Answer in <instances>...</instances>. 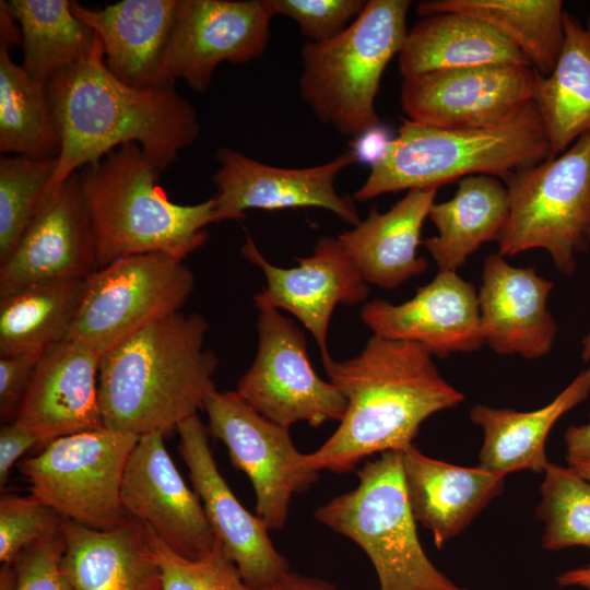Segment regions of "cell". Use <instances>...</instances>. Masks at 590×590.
Instances as JSON below:
<instances>
[{"instance_id":"277c9868","label":"cell","mask_w":590,"mask_h":590,"mask_svg":"<svg viewBox=\"0 0 590 590\" xmlns=\"http://www.w3.org/2000/svg\"><path fill=\"white\" fill-rule=\"evenodd\" d=\"M162 174L134 142L81 168L80 185L94 231L97 269L149 252L184 260L206 243L205 227L215 223L213 199L175 203L158 184Z\"/></svg>"},{"instance_id":"836d02e7","label":"cell","mask_w":590,"mask_h":590,"mask_svg":"<svg viewBox=\"0 0 590 590\" xmlns=\"http://www.w3.org/2000/svg\"><path fill=\"white\" fill-rule=\"evenodd\" d=\"M47 84L31 78L0 44V152L34 160L58 158L61 140Z\"/></svg>"},{"instance_id":"7bdbcfd3","label":"cell","mask_w":590,"mask_h":590,"mask_svg":"<svg viewBox=\"0 0 590 590\" xmlns=\"http://www.w3.org/2000/svg\"><path fill=\"white\" fill-rule=\"evenodd\" d=\"M263 590H339L323 579L287 571Z\"/></svg>"},{"instance_id":"3957f363","label":"cell","mask_w":590,"mask_h":590,"mask_svg":"<svg viewBox=\"0 0 590 590\" xmlns=\"http://www.w3.org/2000/svg\"><path fill=\"white\" fill-rule=\"evenodd\" d=\"M201 315L165 317L101 356L98 393L104 425L141 437L167 434L197 414L215 390L219 361L204 347Z\"/></svg>"},{"instance_id":"cb8c5ba5","label":"cell","mask_w":590,"mask_h":590,"mask_svg":"<svg viewBox=\"0 0 590 590\" xmlns=\"http://www.w3.org/2000/svg\"><path fill=\"white\" fill-rule=\"evenodd\" d=\"M61 568L71 590H163L148 528L129 517L110 530L63 519Z\"/></svg>"},{"instance_id":"2e32d148","label":"cell","mask_w":590,"mask_h":590,"mask_svg":"<svg viewBox=\"0 0 590 590\" xmlns=\"http://www.w3.org/2000/svg\"><path fill=\"white\" fill-rule=\"evenodd\" d=\"M244 256L259 267L267 285L255 295L258 309H283L296 317L316 340L321 358L328 352V330L339 304L355 305L368 295V283L338 238L321 237L298 266L276 267L261 255L250 236L241 248Z\"/></svg>"},{"instance_id":"f1b7e54d","label":"cell","mask_w":590,"mask_h":590,"mask_svg":"<svg viewBox=\"0 0 590 590\" xmlns=\"http://www.w3.org/2000/svg\"><path fill=\"white\" fill-rule=\"evenodd\" d=\"M509 211L506 186L489 175L458 181L453 197L434 203L428 217L438 234L423 241L439 271H456L485 243L498 240Z\"/></svg>"},{"instance_id":"f6af8a7d","label":"cell","mask_w":590,"mask_h":590,"mask_svg":"<svg viewBox=\"0 0 590 590\" xmlns=\"http://www.w3.org/2000/svg\"><path fill=\"white\" fill-rule=\"evenodd\" d=\"M0 44L9 50L22 44L20 25L3 0L0 1Z\"/></svg>"},{"instance_id":"c3c4849f","label":"cell","mask_w":590,"mask_h":590,"mask_svg":"<svg viewBox=\"0 0 590 590\" xmlns=\"http://www.w3.org/2000/svg\"><path fill=\"white\" fill-rule=\"evenodd\" d=\"M581 345H582L581 357L586 363H589L590 362V331L588 334L583 337ZM588 370L590 373V366L588 367Z\"/></svg>"},{"instance_id":"60d3db41","label":"cell","mask_w":590,"mask_h":590,"mask_svg":"<svg viewBox=\"0 0 590 590\" xmlns=\"http://www.w3.org/2000/svg\"><path fill=\"white\" fill-rule=\"evenodd\" d=\"M44 353L0 356V417L16 415L34 370Z\"/></svg>"},{"instance_id":"603a6c76","label":"cell","mask_w":590,"mask_h":590,"mask_svg":"<svg viewBox=\"0 0 590 590\" xmlns=\"http://www.w3.org/2000/svg\"><path fill=\"white\" fill-rule=\"evenodd\" d=\"M178 0H123L103 9L76 1L72 12L102 40L104 60L120 82L135 88L169 83L165 57Z\"/></svg>"},{"instance_id":"74e56055","label":"cell","mask_w":590,"mask_h":590,"mask_svg":"<svg viewBox=\"0 0 590 590\" xmlns=\"http://www.w3.org/2000/svg\"><path fill=\"white\" fill-rule=\"evenodd\" d=\"M62 518L34 496L4 495L0 499V562L12 564L38 540L61 529Z\"/></svg>"},{"instance_id":"ac0fdd59","label":"cell","mask_w":590,"mask_h":590,"mask_svg":"<svg viewBox=\"0 0 590 590\" xmlns=\"http://www.w3.org/2000/svg\"><path fill=\"white\" fill-rule=\"evenodd\" d=\"M176 430L179 453L215 538L245 581L257 590L266 589L290 570L271 542L268 526L240 504L220 473L209 445V429L200 417L194 414L186 418Z\"/></svg>"},{"instance_id":"44dd1931","label":"cell","mask_w":590,"mask_h":590,"mask_svg":"<svg viewBox=\"0 0 590 590\" xmlns=\"http://www.w3.org/2000/svg\"><path fill=\"white\" fill-rule=\"evenodd\" d=\"M101 355L64 339L42 355L13 421L39 444L104 428L98 393Z\"/></svg>"},{"instance_id":"e575fe53","label":"cell","mask_w":590,"mask_h":590,"mask_svg":"<svg viewBox=\"0 0 590 590\" xmlns=\"http://www.w3.org/2000/svg\"><path fill=\"white\" fill-rule=\"evenodd\" d=\"M535 515L545 523L542 546H590V482L570 467L548 463Z\"/></svg>"},{"instance_id":"484cf974","label":"cell","mask_w":590,"mask_h":590,"mask_svg":"<svg viewBox=\"0 0 590 590\" xmlns=\"http://www.w3.org/2000/svg\"><path fill=\"white\" fill-rule=\"evenodd\" d=\"M437 190H409L385 213L373 206L366 220L339 235L368 284L393 290L426 271L428 263L417 256V247Z\"/></svg>"},{"instance_id":"b9f144b4","label":"cell","mask_w":590,"mask_h":590,"mask_svg":"<svg viewBox=\"0 0 590 590\" xmlns=\"http://www.w3.org/2000/svg\"><path fill=\"white\" fill-rule=\"evenodd\" d=\"M39 444L38 438L27 428L12 421L0 429V486L3 487L15 462L32 447Z\"/></svg>"},{"instance_id":"7402d4cb","label":"cell","mask_w":590,"mask_h":590,"mask_svg":"<svg viewBox=\"0 0 590 590\" xmlns=\"http://www.w3.org/2000/svg\"><path fill=\"white\" fill-rule=\"evenodd\" d=\"M553 286L532 267L511 266L499 252L487 256L477 294L485 343L499 355H546L557 333L547 309Z\"/></svg>"},{"instance_id":"d6a6232c","label":"cell","mask_w":590,"mask_h":590,"mask_svg":"<svg viewBox=\"0 0 590 590\" xmlns=\"http://www.w3.org/2000/svg\"><path fill=\"white\" fill-rule=\"evenodd\" d=\"M22 33V67L36 81L47 82L61 70L86 59L96 33L72 12L69 0H10Z\"/></svg>"},{"instance_id":"ab89813d","label":"cell","mask_w":590,"mask_h":590,"mask_svg":"<svg viewBox=\"0 0 590 590\" xmlns=\"http://www.w3.org/2000/svg\"><path fill=\"white\" fill-rule=\"evenodd\" d=\"M63 552L61 529L26 547L13 563L16 590H71L61 568Z\"/></svg>"},{"instance_id":"30bf717a","label":"cell","mask_w":590,"mask_h":590,"mask_svg":"<svg viewBox=\"0 0 590 590\" xmlns=\"http://www.w3.org/2000/svg\"><path fill=\"white\" fill-rule=\"evenodd\" d=\"M193 287L190 269L170 255L120 258L86 278L66 339L102 356L148 326L180 311Z\"/></svg>"},{"instance_id":"ffe728a7","label":"cell","mask_w":590,"mask_h":590,"mask_svg":"<svg viewBox=\"0 0 590 590\" xmlns=\"http://www.w3.org/2000/svg\"><path fill=\"white\" fill-rule=\"evenodd\" d=\"M361 318L375 335L418 344L433 356L473 352L485 343L476 291L456 271H439L401 304L368 302Z\"/></svg>"},{"instance_id":"9a60e30c","label":"cell","mask_w":590,"mask_h":590,"mask_svg":"<svg viewBox=\"0 0 590 590\" xmlns=\"http://www.w3.org/2000/svg\"><path fill=\"white\" fill-rule=\"evenodd\" d=\"M217 170L212 180L216 193L214 221L241 220L249 209L280 210L322 208L349 224L361 221L349 197L338 194L334 179L356 163L355 151L344 152L321 165L305 168H282L258 162L233 149L216 151Z\"/></svg>"},{"instance_id":"1f68e13d","label":"cell","mask_w":590,"mask_h":590,"mask_svg":"<svg viewBox=\"0 0 590 590\" xmlns=\"http://www.w3.org/2000/svg\"><path fill=\"white\" fill-rule=\"evenodd\" d=\"M416 11L420 17L456 12L483 21L516 45L541 76L553 70L564 40L560 0H429Z\"/></svg>"},{"instance_id":"4dcf8cb0","label":"cell","mask_w":590,"mask_h":590,"mask_svg":"<svg viewBox=\"0 0 590 590\" xmlns=\"http://www.w3.org/2000/svg\"><path fill=\"white\" fill-rule=\"evenodd\" d=\"M85 280H48L1 296L0 356L44 353L63 341L79 310Z\"/></svg>"},{"instance_id":"f35d334b","label":"cell","mask_w":590,"mask_h":590,"mask_svg":"<svg viewBox=\"0 0 590 590\" xmlns=\"http://www.w3.org/2000/svg\"><path fill=\"white\" fill-rule=\"evenodd\" d=\"M364 0H264L270 14L294 20L308 42L341 34L364 10Z\"/></svg>"},{"instance_id":"ee69618b","label":"cell","mask_w":590,"mask_h":590,"mask_svg":"<svg viewBox=\"0 0 590 590\" xmlns=\"http://www.w3.org/2000/svg\"><path fill=\"white\" fill-rule=\"evenodd\" d=\"M564 439L569 463L590 458V424L570 426Z\"/></svg>"},{"instance_id":"f546056e","label":"cell","mask_w":590,"mask_h":590,"mask_svg":"<svg viewBox=\"0 0 590 590\" xmlns=\"http://www.w3.org/2000/svg\"><path fill=\"white\" fill-rule=\"evenodd\" d=\"M534 103L553 155L590 131V14L585 21L564 14V40L557 61L539 78Z\"/></svg>"},{"instance_id":"d6986e66","label":"cell","mask_w":590,"mask_h":590,"mask_svg":"<svg viewBox=\"0 0 590 590\" xmlns=\"http://www.w3.org/2000/svg\"><path fill=\"white\" fill-rule=\"evenodd\" d=\"M95 270V236L76 172L43 202L0 263V297L37 282L87 278Z\"/></svg>"},{"instance_id":"7dc6e473","label":"cell","mask_w":590,"mask_h":590,"mask_svg":"<svg viewBox=\"0 0 590 590\" xmlns=\"http://www.w3.org/2000/svg\"><path fill=\"white\" fill-rule=\"evenodd\" d=\"M569 467L581 477L590 482V458L570 462Z\"/></svg>"},{"instance_id":"4316f807","label":"cell","mask_w":590,"mask_h":590,"mask_svg":"<svg viewBox=\"0 0 590 590\" xmlns=\"http://www.w3.org/2000/svg\"><path fill=\"white\" fill-rule=\"evenodd\" d=\"M531 66L508 38L481 20L456 12L421 17L398 55L402 79L484 66Z\"/></svg>"},{"instance_id":"d590c367","label":"cell","mask_w":590,"mask_h":590,"mask_svg":"<svg viewBox=\"0 0 590 590\" xmlns=\"http://www.w3.org/2000/svg\"><path fill=\"white\" fill-rule=\"evenodd\" d=\"M57 158L0 157V263L12 253L44 202Z\"/></svg>"},{"instance_id":"8d00e7d4","label":"cell","mask_w":590,"mask_h":590,"mask_svg":"<svg viewBox=\"0 0 590 590\" xmlns=\"http://www.w3.org/2000/svg\"><path fill=\"white\" fill-rule=\"evenodd\" d=\"M148 530L162 571L163 590H257L245 581L217 539L208 554L191 559L174 552L151 529Z\"/></svg>"},{"instance_id":"9c48e42d","label":"cell","mask_w":590,"mask_h":590,"mask_svg":"<svg viewBox=\"0 0 590 590\" xmlns=\"http://www.w3.org/2000/svg\"><path fill=\"white\" fill-rule=\"evenodd\" d=\"M139 437L107 427L56 438L19 463L31 495L67 519L110 530L129 516L120 488Z\"/></svg>"},{"instance_id":"d4e9b609","label":"cell","mask_w":590,"mask_h":590,"mask_svg":"<svg viewBox=\"0 0 590 590\" xmlns=\"http://www.w3.org/2000/svg\"><path fill=\"white\" fill-rule=\"evenodd\" d=\"M401 455L412 515L430 531L438 548L461 533L503 493L505 476L480 464L456 465L427 457L414 446Z\"/></svg>"},{"instance_id":"8992f818","label":"cell","mask_w":590,"mask_h":590,"mask_svg":"<svg viewBox=\"0 0 590 590\" xmlns=\"http://www.w3.org/2000/svg\"><path fill=\"white\" fill-rule=\"evenodd\" d=\"M409 0H368L338 36L302 47L299 94L317 118L345 137L379 127L375 101L408 34Z\"/></svg>"},{"instance_id":"bcb514c9","label":"cell","mask_w":590,"mask_h":590,"mask_svg":"<svg viewBox=\"0 0 590 590\" xmlns=\"http://www.w3.org/2000/svg\"><path fill=\"white\" fill-rule=\"evenodd\" d=\"M558 587H580L590 590V564L565 571L557 577Z\"/></svg>"},{"instance_id":"6da1fadb","label":"cell","mask_w":590,"mask_h":590,"mask_svg":"<svg viewBox=\"0 0 590 590\" xmlns=\"http://www.w3.org/2000/svg\"><path fill=\"white\" fill-rule=\"evenodd\" d=\"M46 88L61 151L44 201L78 169L130 142L164 173L200 133L197 110L175 83L135 88L116 79L97 34L90 56L55 74Z\"/></svg>"},{"instance_id":"7c38bea8","label":"cell","mask_w":590,"mask_h":590,"mask_svg":"<svg viewBox=\"0 0 590 590\" xmlns=\"http://www.w3.org/2000/svg\"><path fill=\"white\" fill-rule=\"evenodd\" d=\"M203 410L210 435L226 446L233 464L249 477L257 516L269 529L283 528L293 495L308 489L319 472L297 450L288 428L262 416L236 390H213Z\"/></svg>"},{"instance_id":"e0dca14e","label":"cell","mask_w":590,"mask_h":590,"mask_svg":"<svg viewBox=\"0 0 590 590\" xmlns=\"http://www.w3.org/2000/svg\"><path fill=\"white\" fill-rule=\"evenodd\" d=\"M163 438L160 432L139 437L126 465L121 505L174 552L197 559L213 548L216 538L199 496L178 472Z\"/></svg>"},{"instance_id":"7a4b0ae2","label":"cell","mask_w":590,"mask_h":590,"mask_svg":"<svg viewBox=\"0 0 590 590\" xmlns=\"http://www.w3.org/2000/svg\"><path fill=\"white\" fill-rule=\"evenodd\" d=\"M322 364L347 405L334 433L305 453L318 472H350L374 453L403 452L424 421L464 400L440 375L433 355L415 343L373 334L358 355L345 361L329 356Z\"/></svg>"},{"instance_id":"83f0119b","label":"cell","mask_w":590,"mask_h":590,"mask_svg":"<svg viewBox=\"0 0 590 590\" xmlns=\"http://www.w3.org/2000/svg\"><path fill=\"white\" fill-rule=\"evenodd\" d=\"M590 394V373L582 370L552 402L533 411L495 409L483 404L470 410L482 427L480 465L506 476L519 471L544 472L548 465L545 441L554 424Z\"/></svg>"},{"instance_id":"5b68a950","label":"cell","mask_w":590,"mask_h":590,"mask_svg":"<svg viewBox=\"0 0 590 590\" xmlns=\"http://www.w3.org/2000/svg\"><path fill=\"white\" fill-rule=\"evenodd\" d=\"M552 153L534 101L511 118L475 128H437L401 118L397 137L371 162L353 198L364 202L388 192L438 189L473 175L505 179Z\"/></svg>"},{"instance_id":"ba28073f","label":"cell","mask_w":590,"mask_h":590,"mask_svg":"<svg viewBox=\"0 0 590 590\" xmlns=\"http://www.w3.org/2000/svg\"><path fill=\"white\" fill-rule=\"evenodd\" d=\"M509 211L499 253L546 250L564 275L590 249V131L566 151L505 179Z\"/></svg>"},{"instance_id":"8fae6325","label":"cell","mask_w":590,"mask_h":590,"mask_svg":"<svg viewBox=\"0 0 590 590\" xmlns=\"http://www.w3.org/2000/svg\"><path fill=\"white\" fill-rule=\"evenodd\" d=\"M258 349L237 384V393L258 413L290 428L341 421L346 400L331 381L314 370L302 330L276 309H259Z\"/></svg>"},{"instance_id":"4fadbf2b","label":"cell","mask_w":590,"mask_h":590,"mask_svg":"<svg viewBox=\"0 0 590 590\" xmlns=\"http://www.w3.org/2000/svg\"><path fill=\"white\" fill-rule=\"evenodd\" d=\"M264 0H178L165 57L169 82L205 92L220 63L260 58L270 39Z\"/></svg>"},{"instance_id":"5bb4252c","label":"cell","mask_w":590,"mask_h":590,"mask_svg":"<svg viewBox=\"0 0 590 590\" xmlns=\"http://www.w3.org/2000/svg\"><path fill=\"white\" fill-rule=\"evenodd\" d=\"M540 74L531 66H484L402 79L406 118L437 128L500 123L534 99Z\"/></svg>"},{"instance_id":"52a82bcc","label":"cell","mask_w":590,"mask_h":590,"mask_svg":"<svg viewBox=\"0 0 590 590\" xmlns=\"http://www.w3.org/2000/svg\"><path fill=\"white\" fill-rule=\"evenodd\" d=\"M357 476L356 488L318 507L315 518L367 554L380 590H467L439 571L421 545L401 452L381 453L366 462Z\"/></svg>"}]
</instances>
